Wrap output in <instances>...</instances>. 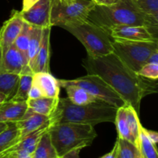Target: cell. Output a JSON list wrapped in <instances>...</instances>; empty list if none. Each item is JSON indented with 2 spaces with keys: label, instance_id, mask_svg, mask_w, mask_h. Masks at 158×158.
I'll use <instances>...</instances> for the list:
<instances>
[{
  "label": "cell",
  "instance_id": "obj_1",
  "mask_svg": "<svg viewBox=\"0 0 158 158\" xmlns=\"http://www.w3.org/2000/svg\"><path fill=\"white\" fill-rule=\"evenodd\" d=\"M83 65L87 74L103 79L138 114L142 99L157 92V86L153 80L131 70L114 52L100 57L87 56L83 60Z\"/></svg>",
  "mask_w": 158,
  "mask_h": 158
},
{
  "label": "cell",
  "instance_id": "obj_2",
  "mask_svg": "<svg viewBox=\"0 0 158 158\" xmlns=\"http://www.w3.org/2000/svg\"><path fill=\"white\" fill-rule=\"evenodd\" d=\"M87 20L106 32L116 26H147L157 38L158 19L145 14L131 0H117L107 6H95Z\"/></svg>",
  "mask_w": 158,
  "mask_h": 158
},
{
  "label": "cell",
  "instance_id": "obj_3",
  "mask_svg": "<svg viewBox=\"0 0 158 158\" xmlns=\"http://www.w3.org/2000/svg\"><path fill=\"white\" fill-rule=\"evenodd\" d=\"M118 108L103 101L86 105L73 104L68 98H60L56 109L51 115L52 125L61 123H77L94 127L101 123H114Z\"/></svg>",
  "mask_w": 158,
  "mask_h": 158
},
{
  "label": "cell",
  "instance_id": "obj_4",
  "mask_svg": "<svg viewBox=\"0 0 158 158\" xmlns=\"http://www.w3.org/2000/svg\"><path fill=\"white\" fill-rule=\"evenodd\" d=\"M49 134L59 157L70 151H81L90 146L97 137L94 127L69 122L51 125Z\"/></svg>",
  "mask_w": 158,
  "mask_h": 158
},
{
  "label": "cell",
  "instance_id": "obj_5",
  "mask_svg": "<svg viewBox=\"0 0 158 158\" xmlns=\"http://www.w3.org/2000/svg\"><path fill=\"white\" fill-rule=\"evenodd\" d=\"M83 45L88 56L100 57L114 52L112 40L103 29L89 20L63 26Z\"/></svg>",
  "mask_w": 158,
  "mask_h": 158
},
{
  "label": "cell",
  "instance_id": "obj_6",
  "mask_svg": "<svg viewBox=\"0 0 158 158\" xmlns=\"http://www.w3.org/2000/svg\"><path fill=\"white\" fill-rule=\"evenodd\" d=\"M96 5L91 0H52L51 2V26L79 24L87 20Z\"/></svg>",
  "mask_w": 158,
  "mask_h": 158
},
{
  "label": "cell",
  "instance_id": "obj_7",
  "mask_svg": "<svg viewBox=\"0 0 158 158\" xmlns=\"http://www.w3.org/2000/svg\"><path fill=\"white\" fill-rule=\"evenodd\" d=\"M158 41H127L112 40L114 52L135 73L148 63L150 56L158 50Z\"/></svg>",
  "mask_w": 158,
  "mask_h": 158
},
{
  "label": "cell",
  "instance_id": "obj_8",
  "mask_svg": "<svg viewBox=\"0 0 158 158\" xmlns=\"http://www.w3.org/2000/svg\"><path fill=\"white\" fill-rule=\"evenodd\" d=\"M60 87L63 85H76L86 89L88 93L101 101L107 103L117 108L123 107L127 103L103 79L94 74H87L74 80H58Z\"/></svg>",
  "mask_w": 158,
  "mask_h": 158
},
{
  "label": "cell",
  "instance_id": "obj_9",
  "mask_svg": "<svg viewBox=\"0 0 158 158\" xmlns=\"http://www.w3.org/2000/svg\"><path fill=\"white\" fill-rule=\"evenodd\" d=\"M0 71L16 74H33L28 65L26 56L12 45L3 54L0 60Z\"/></svg>",
  "mask_w": 158,
  "mask_h": 158
},
{
  "label": "cell",
  "instance_id": "obj_10",
  "mask_svg": "<svg viewBox=\"0 0 158 158\" xmlns=\"http://www.w3.org/2000/svg\"><path fill=\"white\" fill-rule=\"evenodd\" d=\"M111 40L127 41H158L150 29L143 26H116L106 31Z\"/></svg>",
  "mask_w": 158,
  "mask_h": 158
},
{
  "label": "cell",
  "instance_id": "obj_11",
  "mask_svg": "<svg viewBox=\"0 0 158 158\" xmlns=\"http://www.w3.org/2000/svg\"><path fill=\"white\" fill-rule=\"evenodd\" d=\"M51 0H39L26 11H19L25 23L33 27H52L50 25Z\"/></svg>",
  "mask_w": 158,
  "mask_h": 158
},
{
  "label": "cell",
  "instance_id": "obj_12",
  "mask_svg": "<svg viewBox=\"0 0 158 158\" xmlns=\"http://www.w3.org/2000/svg\"><path fill=\"white\" fill-rule=\"evenodd\" d=\"M24 21L19 11H13L10 18L6 20L0 29V60L4 52L13 45L23 28Z\"/></svg>",
  "mask_w": 158,
  "mask_h": 158
},
{
  "label": "cell",
  "instance_id": "obj_13",
  "mask_svg": "<svg viewBox=\"0 0 158 158\" xmlns=\"http://www.w3.org/2000/svg\"><path fill=\"white\" fill-rule=\"evenodd\" d=\"M49 120H50V117L32 112L30 110L28 109L23 118L15 123L19 131V141L23 137L27 136L28 134H31L47 123Z\"/></svg>",
  "mask_w": 158,
  "mask_h": 158
},
{
  "label": "cell",
  "instance_id": "obj_14",
  "mask_svg": "<svg viewBox=\"0 0 158 158\" xmlns=\"http://www.w3.org/2000/svg\"><path fill=\"white\" fill-rule=\"evenodd\" d=\"M32 83L40 88L44 97L60 98V86L58 80L49 72L32 74Z\"/></svg>",
  "mask_w": 158,
  "mask_h": 158
},
{
  "label": "cell",
  "instance_id": "obj_15",
  "mask_svg": "<svg viewBox=\"0 0 158 158\" xmlns=\"http://www.w3.org/2000/svg\"><path fill=\"white\" fill-rule=\"evenodd\" d=\"M51 28L43 29L41 43L35 58L33 73L40 72H49V57H50V32Z\"/></svg>",
  "mask_w": 158,
  "mask_h": 158
},
{
  "label": "cell",
  "instance_id": "obj_16",
  "mask_svg": "<svg viewBox=\"0 0 158 158\" xmlns=\"http://www.w3.org/2000/svg\"><path fill=\"white\" fill-rule=\"evenodd\" d=\"M27 110L26 101L6 100L0 105V122L15 123L23 118Z\"/></svg>",
  "mask_w": 158,
  "mask_h": 158
},
{
  "label": "cell",
  "instance_id": "obj_17",
  "mask_svg": "<svg viewBox=\"0 0 158 158\" xmlns=\"http://www.w3.org/2000/svg\"><path fill=\"white\" fill-rule=\"evenodd\" d=\"M51 125H52V122L49 120V121L47 123L42 126L41 127L37 129L36 131L28 134L27 136L21 139L18 143H16L15 145H13V146L11 147L10 148H9V149L6 150V151H5L2 153L15 151H24L29 153V154H32L34 151H35V148H36L41 137L46 131H49Z\"/></svg>",
  "mask_w": 158,
  "mask_h": 158
},
{
  "label": "cell",
  "instance_id": "obj_18",
  "mask_svg": "<svg viewBox=\"0 0 158 158\" xmlns=\"http://www.w3.org/2000/svg\"><path fill=\"white\" fill-rule=\"evenodd\" d=\"M60 98L43 97L35 100H27L28 109L42 115L51 117L56 109Z\"/></svg>",
  "mask_w": 158,
  "mask_h": 158
},
{
  "label": "cell",
  "instance_id": "obj_19",
  "mask_svg": "<svg viewBox=\"0 0 158 158\" xmlns=\"http://www.w3.org/2000/svg\"><path fill=\"white\" fill-rule=\"evenodd\" d=\"M62 87L65 88L67 94V98L76 105H86L94 102L101 101L91 95L86 89L76 85H63Z\"/></svg>",
  "mask_w": 158,
  "mask_h": 158
},
{
  "label": "cell",
  "instance_id": "obj_20",
  "mask_svg": "<svg viewBox=\"0 0 158 158\" xmlns=\"http://www.w3.org/2000/svg\"><path fill=\"white\" fill-rule=\"evenodd\" d=\"M42 35H43V29L32 26V33H31L29 46H28L27 54H26L28 65L32 70V73H33L34 63H35V58H36V56L38 54L40 43H41Z\"/></svg>",
  "mask_w": 158,
  "mask_h": 158
},
{
  "label": "cell",
  "instance_id": "obj_21",
  "mask_svg": "<svg viewBox=\"0 0 158 158\" xmlns=\"http://www.w3.org/2000/svg\"><path fill=\"white\" fill-rule=\"evenodd\" d=\"M33 158H58L55 148L51 141L49 131L41 137L35 151L32 154Z\"/></svg>",
  "mask_w": 158,
  "mask_h": 158
},
{
  "label": "cell",
  "instance_id": "obj_22",
  "mask_svg": "<svg viewBox=\"0 0 158 158\" xmlns=\"http://www.w3.org/2000/svg\"><path fill=\"white\" fill-rule=\"evenodd\" d=\"M114 124L117 127V133H118V138L130 141L136 147L135 140H134V137L131 135V133L129 129V126H128L125 106L120 107L117 109Z\"/></svg>",
  "mask_w": 158,
  "mask_h": 158
},
{
  "label": "cell",
  "instance_id": "obj_23",
  "mask_svg": "<svg viewBox=\"0 0 158 158\" xmlns=\"http://www.w3.org/2000/svg\"><path fill=\"white\" fill-rule=\"evenodd\" d=\"M19 131L15 123H8L6 130L0 134V154L19 142Z\"/></svg>",
  "mask_w": 158,
  "mask_h": 158
},
{
  "label": "cell",
  "instance_id": "obj_24",
  "mask_svg": "<svg viewBox=\"0 0 158 158\" xmlns=\"http://www.w3.org/2000/svg\"><path fill=\"white\" fill-rule=\"evenodd\" d=\"M20 76L0 71V93L5 94L8 100L12 98L16 91Z\"/></svg>",
  "mask_w": 158,
  "mask_h": 158
},
{
  "label": "cell",
  "instance_id": "obj_25",
  "mask_svg": "<svg viewBox=\"0 0 158 158\" xmlns=\"http://www.w3.org/2000/svg\"><path fill=\"white\" fill-rule=\"evenodd\" d=\"M32 85V74H23L19 77L16 91L13 97L9 100L14 101H26L28 100V95Z\"/></svg>",
  "mask_w": 158,
  "mask_h": 158
},
{
  "label": "cell",
  "instance_id": "obj_26",
  "mask_svg": "<svg viewBox=\"0 0 158 158\" xmlns=\"http://www.w3.org/2000/svg\"><path fill=\"white\" fill-rule=\"evenodd\" d=\"M139 148L145 158H158L156 145L149 140L141 123L139 127Z\"/></svg>",
  "mask_w": 158,
  "mask_h": 158
},
{
  "label": "cell",
  "instance_id": "obj_27",
  "mask_svg": "<svg viewBox=\"0 0 158 158\" xmlns=\"http://www.w3.org/2000/svg\"><path fill=\"white\" fill-rule=\"evenodd\" d=\"M125 110H126L127 120L130 131L135 140L136 148H139V127H140V122L139 120L138 114L130 104H127L125 106Z\"/></svg>",
  "mask_w": 158,
  "mask_h": 158
},
{
  "label": "cell",
  "instance_id": "obj_28",
  "mask_svg": "<svg viewBox=\"0 0 158 158\" xmlns=\"http://www.w3.org/2000/svg\"><path fill=\"white\" fill-rule=\"evenodd\" d=\"M32 26H30V25H29L28 23L24 22L23 28H22L16 40H15V42H14L13 43L14 46H15L20 52H23L26 56V54H27L28 46H29V40H30L31 37V33H32ZM26 58H27V56H26Z\"/></svg>",
  "mask_w": 158,
  "mask_h": 158
},
{
  "label": "cell",
  "instance_id": "obj_29",
  "mask_svg": "<svg viewBox=\"0 0 158 158\" xmlns=\"http://www.w3.org/2000/svg\"><path fill=\"white\" fill-rule=\"evenodd\" d=\"M145 14L158 19V0H131Z\"/></svg>",
  "mask_w": 158,
  "mask_h": 158
},
{
  "label": "cell",
  "instance_id": "obj_30",
  "mask_svg": "<svg viewBox=\"0 0 158 158\" xmlns=\"http://www.w3.org/2000/svg\"><path fill=\"white\" fill-rule=\"evenodd\" d=\"M119 158H135L137 148L126 140L117 138Z\"/></svg>",
  "mask_w": 158,
  "mask_h": 158
},
{
  "label": "cell",
  "instance_id": "obj_31",
  "mask_svg": "<svg viewBox=\"0 0 158 158\" xmlns=\"http://www.w3.org/2000/svg\"><path fill=\"white\" fill-rule=\"evenodd\" d=\"M139 76L151 80H157L158 79V64L146 63L137 73Z\"/></svg>",
  "mask_w": 158,
  "mask_h": 158
},
{
  "label": "cell",
  "instance_id": "obj_32",
  "mask_svg": "<svg viewBox=\"0 0 158 158\" xmlns=\"http://www.w3.org/2000/svg\"><path fill=\"white\" fill-rule=\"evenodd\" d=\"M43 97H44V96H43V93L40 90V88L32 83L30 90L29 92V95H28V100H35V99H38Z\"/></svg>",
  "mask_w": 158,
  "mask_h": 158
},
{
  "label": "cell",
  "instance_id": "obj_33",
  "mask_svg": "<svg viewBox=\"0 0 158 158\" xmlns=\"http://www.w3.org/2000/svg\"><path fill=\"white\" fill-rule=\"evenodd\" d=\"M117 156H118V141L117 140L112 151L100 158H117Z\"/></svg>",
  "mask_w": 158,
  "mask_h": 158
},
{
  "label": "cell",
  "instance_id": "obj_34",
  "mask_svg": "<svg viewBox=\"0 0 158 158\" xmlns=\"http://www.w3.org/2000/svg\"><path fill=\"white\" fill-rule=\"evenodd\" d=\"M145 133H146L147 136L149 138V140L154 143V145H156L158 142V134L157 132L154 131H149V130L145 129Z\"/></svg>",
  "mask_w": 158,
  "mask_h": 158
},
{
  "label": "cell",
  "instance_id": "obj_35",
  "mask_svg": "<svg viewBox=\"0 0 158 158\" xmlns=\"http://www.w3.org/2000/svg\"><path fill=\"white\" fill-rule=\"evenodd\" d=\"M38 1L39 0H23V7L21 11H26Z\"/></svg>",
  "mask_w": 158,
  "mask_h": 158
},
{
  "label": "cell",
  "instance_id": "obj_36",
  "mask_svg": "<svg viewBox=\"0 0 158 158\" xmlns=\"http://www.w3.org/2000/svg\"><path fill=\"white\" fill-rule=\"evenodd\" d=\"M96 6H107L113 4L117 0H91Z\"/></svg>",
  "mask_w": 158,
  "mask_h": 158
},
{
  "label": "cell",
  "instance_id": "obj_37",
  "mask_svg": "<svg viewBox=\"0 0 158 158\" xmlns=\"http://www.w3.org/2000/svg\"><path fill=\"white\" fill-rule=\"evenodd\" d=\"M80 150H76V151H70L67 153L65 155H63L61 158H79V154H80Z\"/></svg>",
  "mask_w": 158,
  "mask_h": 158
},
{
  "label": "cell",
  "instance_id": "obj_38",
  "mask_svg": "<svg viewBox=\"0 0 158 158\" xmlns=\"http://www.w3.org/2000/svg\"><path fill=\"white\" fill-rule=\"evenodd\" d=\"M148 63L158 64V50L155 51L154 53H152L151 56H150V57L148 60Z\"/></svg>",
  "mask_w": 158,
  "mask_h": 158
},
{
  "label": "cell",
  "instance_id": "obj_39",
  "mask_svg": "<svg viewBox=\"0 0 158 158\" xmlns=\"http://www.w3.org/2000/svg\"><path fill=\"white\" fill-rule=\"evenodd\" d=\"M135 158H145L144 156L142 154L141 151L140 150V148H137V151H136V156Z\"/></svg>",
  "mask_w": 158,
  "mask_h": 158
},
{
  "label": "cell",
  "instance_id": "obj_40",
  "mask_svg": "<svg viewBox=\"0 0 158 158\" xmlns=\"http://www.w3.org/2000/svg\"><path fill=\"white\" fill-rule=\"evenodd\" d=\"M8 123H5V122H0V134L4 130H6V128L7 127Z\"/></svg>",
  "mask_w": 158,
  "mask_h": 158
},
{
  "label": "cell",
  "instance_id": "obj_41",
  "mask_svg": "<svg viewBox=\"0 0 158 158\" xmlns=\"http://www.w3.org/2000/svg\"><path fill=\"white\" fill-rule=\"evenodd\" d=\"M8 98L7 97H6L5 94H2V93H0V105L2 104V103H3V102H5L6 100H7Z\"/></svg>",
  "mask_w": 158,
  "mask_h": 158
},
{
  "label": "cell",
  "instance_id": "obj_42",
  "mask_svg": "<svg viewBox=\"0 0 158 158\" xmlns=\"http://www.w3.org/2000/svg\"><path fill=\"white\" fill-rule=\"evenodd\" d=\"M23 158H33V157H32V154H30V155L26 156V157H23Z\"/></svg>",
  "mask_w": 158,
  "mask_h": 158
},
{
  "label": "cell",
  "instance_id": "obj_43",
  "mask_svg": "<svg viewBox=\"0 0 158 158\" xmlns=\"http://www.w3.org/2000/svg\"><path fill=\"white\" fill-rule=\"evenodd\" d=\"M117 158H119V157H118V156H117Z\"/></svg>",
  "mask_w": 158,
  "mask_h": 158
},
{
  "label": "cell",
  "instance_id": "obj_44",
  "mask_svg": "<svg viewBox=\"0 0 158 158\" xmlns=\"http://www.w3.org/2000/svg\"><path fill=\"white\" fill-rule=\"evenodd\" d=\"M58 158H61V157H58Z\"/></svg>",
  "mask_w": 158,
  "mask_h": 158
},
{
  "label": "cell",
  "instance_id": "obj_45",
  "mask_svg": "<svg viewBox=\"0 0 158 158\" xmlns=\"http://www.w3.org/2000/svg\"><path fill=\"white\" fill-rule=\"evenodd\" d=\"M51 1H52V0H51Z\"/></svg>",
  "mask_w": 158,
  "mask_h": 158
}]
</instances>
